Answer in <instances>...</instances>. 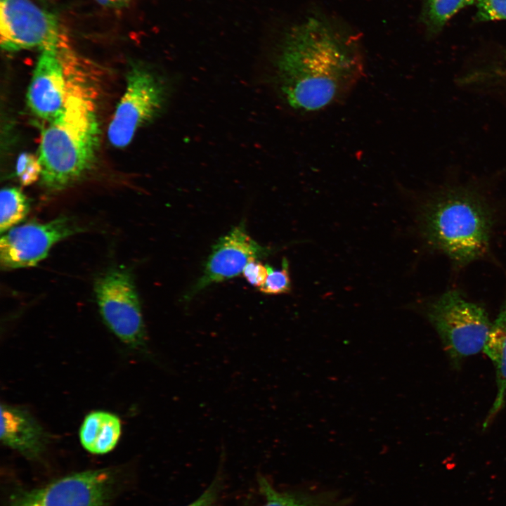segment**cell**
Here are the masks:
<instances>
[{"instance_id":"cell-1","label":"cell","mask_w":506,"mask_h":506,"mask_svg":"<svg viewBox=\"0 0 506 506\" xmlns=\"http://www.w3.org/2000/svg\"><path fill=\"white\" fill-rule=\"evenodd\" d=\"M279 93L293 110L310 115L343 101L365 73L358 37L321 15L290 28L275 60Z\"/></svg>"},{"instance_id":"cell-2","label":"cell","mask_w":506,"mask_h":506,"mask_svg":"<svg viewBox=\"0 0 506 506\" xmlns=\"http://www.w3.org/2000/svg\"><path fill=\"white\" fill-rule=\"evenodd\" d=\"M66 96L59 115L44 130L39 145L43 186L60 190L91 167L99 143L96 89L90 70L63 41L59 46Z\"/></svg>"},{"instance_id":"cell-3","label":"cell","mask_w":506,"mask_h":506,"mask_svg":"<svg viewBox=\"0 0 506 506\" xmlns=\"http://www.w3.org/2000/svg\"><path fill=\"white\" fill-rule=\"evenodd\" d=\"M422 223L429 244L462 266L487 252L493 218L476 190L453 186L439 190L427 203Z\"/></svg>"},{"instance_id":"cell-4","label":"cell","mask_w":506,"mask_h":506,"mask_svg":"<svg viewBox=\"0 0 506 506\" xmlns=\"http://www.w3.org/2000/svg\"><path fill=\"white\" fill-rule=\"evenodd\" d=\"M426 314L455 368L484 349L492 326L488 314L457 290H449L432 302Z\"/></svg>"},{"instance_id":"cell-5","label":"cell","mask_w":506,"mask_h":506,"mask_svg":"<svg viewBox=\"0 0 506 506\" xmlns=\"http://www.w3.org/2000/svg\"><path fill=\"white\" fill-rule=\"evenodd\" d=\"M94 292L100 314L111 332L130 348L147 353L141 306L130 271H107L96 279Z\"/></svg>"},{"instance_id":"cell-6","label":"cell","mask_w":506,"mask_h":506,"mask_svg":"<svg viewBox=\"0 0 506 506\" xmlns=\"http://www.w3.org/2000/svg\"><path fill=\"white\" fill-rule=\"evenodd\" d=\"M164 98V86L152 72L140 65L132 67L108 127L110 143L117 148L126 146L137 130L159 112Z\"/></svg>"},{"instance_id":"cell-7","label":"cell","mask_w":506,"mask_h":506,"mask_svg":"<svg viewBox=\"0 0 506 506\" xmlns=\"http://www.w3.org/2000/svg\"><path fill=\"white\" fill-rule=\"evenodd\" d=\"M114 483L107 469L84 471L18 493L9 506H109Z\"/></svg>"},{"instance_id":"cell-8","label":"cell","mask_w":506,"mask_h":506,"mask_svg":"<svg viewBox=\"0 0 506 506\" xmlns=\"http://www.w3.org/2000/svg\"><path fill=\"white\" fill-rule=\"evenodd\" d=\"M0 35L11 52L58 46L63 37L56 16L31 0H0Z\"/></svg>"},{"instance_id":"cell-9","label":"cell","mask_w":506,"mask_h":506,"mask_svg":"<svg viewBox=\"0 0 506 506\" xmlns=\"http://www.w3.org/2000/svg\"><path fill=\"white\" fill-rule=\"evenodd\" d=\"M84 231L74 219L60 216L46 223H27L5 232L0 240V264L11 270L36 266L57 242Z\"/></svg>"},{"instance_id":"cell-10","label":"cell","mask_w":506,"mask_h":506,"mask_svg":"<svg viewBox=\"0 0 506 506\" xmlns=\"http://www.w3.org/2000/svg\"><path fill=\"white\" fill-rule=\"evenodd\" d=\"M271 252V248L261 246L249 235L245 222L241 221L212 247L202 275L184 295V301L212 284L239 275L249 262Z\"/></svg>"},{"instance_id":"cell-11","label":"cell","mask_w":506,"mask_h":506,"mask_svg":"<svg viewBox=\"0 0 506 506\" xmlns=\"http://www.w3.org/2000/svg\"><path fill=\"white\" fill-rule=\"evenodd\" d=\"M59 45L41 50L27 94L30 110L48 122L59 115L66 96V77Z\"/></svg>"},{"instance_id":"cell-12","label":"cell","mask_w":506,"mask_h":506,"mask_svg":"<svg viewBox=\"0 0 506 506\" xmlns=\"http://www.w3.org/2000/svg\"><path fill=\"white\" fill-rule=\"evenodd\" d=\"M1 442L27 458L34 459L44 451L48 436L40 424L22 408L1 405Z\"/></svg>"},{"instance_id":"cell-13","label":"cell","mask_w":506,"mask_h":506,"mask_svg":"<svg viewBox=\"0 0 506 506\" xmlns=\"http://www.w3.org/2000/svg\"><path fill=\"white\" fill-rule=\"evenodd\" d=\"M483 351L493 362L496 372L497 395L483 427L485 429L502 410L506 398V299L492 324Z\"/></svg>"},{"instance_id":"cell-14","label":"cell","mask_w":506,"mask_h":506,"mask_svg":"<svg viewBox=\"0 0 506 506\" xmlns=\"http://www.w3.org/2000/svg\"><path fill=\"white\" fill-rule=\"evenodd\" d=\"M120 434L121 423L116 415L96 411L85 417L79 430V439L87 451L99 455L112 450Z\"/></svg>"},{"instance_id":"cell-15","label":"cell","mask_w":506,"mask_h":506,"mask_svg":"<svg viewBox=\"0 0 506 506\" xmlns=\"http://www.w3.org/2000/svg\"><path fill=\"white\" fill-rule=\"evenodd\" d=\"M476 0H422L420 21L427 35L438 34L460 10Z\"/></svg>"},{"instance_id":"cell-16","label":"cell","mask_w":506,"mask_h":506,"mask_svg":"<svg viewBox=\"0 0 506 506\" xmlns=\"http://www.w3.org/2000/svg\"><path fill=\"white\" fill-rule=\"evenodd\" d=\"M30 209L26 196L16 188H5L0 193V231L3 233L22 221Z\"/></svg>"},{"instance_id":"cell-17","label":"cell","mask_w":506,"mask_h":506,"mask_svg":"<svg viewBox=\"0 0 506 506\" xmlns=\"http://www.w3.org/2000/svg\"><path fill=\"white\" fill-rule=\"evenodd\" d=\"M268 275L264 284L259 288V291L266 294H280L289 293L292 289L291 280L289 273V263L284 258L282 261V268L275 270L267 264Z\"/></svg>"},{"instance_id":"cell-18","label":"cell","mask_w":506,"mask_h":506,"mask_svg":"<svg viewBox=\"0 0 506 506\" xmlns=\"http://www.w3.org/2000/svg\"><path fill=\"white\" fill-rule=\"evenodd\" d=\"M259 486L265 498L263 506H315L293 495L278 492L264 477L259 478Z\"/></svg>"},{"instance_id":"cell-19","label":"cell","mask_w":506,"mask_h":506,"mask_svg":"<svg viewBox=\"0 0 506 506\" xmlns=\"http://www.w3.org/2000/svg\"><path fill=\"white\" fill-rule=\"evenodd\" d=\"M15 171L21 185L29 186L41 176V166L39 158L32 154L23 153L18 157Z\"/></svg>"},{"instance_id":"cell-20","label":"cell","mask_w":506,"mask_h":506,"mask_svg":"<svg viewBox=\"0 0 506 506\" xmlns=\"http://www.w3.org/2000/svg\"><path fill=\"white\" fill-rule=\"evenodd\" d=\"M478 22L506 20V0H476Z\"/></svg>"},{"instance_id":"cell-21","label":"cell","mask_w":506,"mask_h":506,"mask_svg":"<svg viewBox=\"0 0 506 506\" xmlns=\"http://www.w3.org/2000/svg\"><path fill=\"white\" fill-rule=\"evenodd\" d=\"M242 274L251 285L260 288L268 277V266L258 260H254L245 266Z\"/></svg>"},{"instance_id":"cell-22","label":"cell","mask_w":506,"mask_h":506,"mask_svg":"<svg viewBox=\"0 0 506 506\" xmlns=\"http://www.w3.org/2000/svg\"><path fill=\"white\" fill-rule=\"evenodd\" d=\"M220 485L219 477H216L198 498L187 506H214L218 498Z\"/></svg>"},{"instance_id":"cell-23","label":"cell","mask_w":506,"mask_h":506,"mask_svg":"<svg viewBox=\"0 0 506 506\" xmlns=\"http://www.w3.org/2000/svg\"><path fill=\"white\" fill-rule=\"evenodd\" d=\"M100 5L114 9L123 8L128 6L133 0H95Z\"/></svg>"}]
</instances>
